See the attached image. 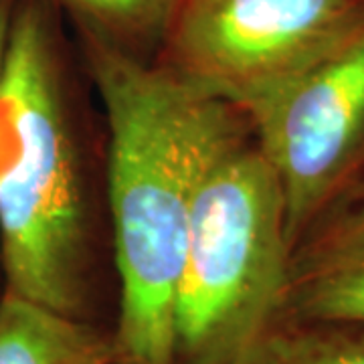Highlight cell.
Masks as SVG:
<instances>
[{"label": "cell", "mask_w": 364, "mask_h": 364, "mask_svg": "<svg viewBox=\"0 0 364 364\" xmlns=\"http://www.w3.org/2000/svg\"><path fill=\"white\" fill-rule=\"evenodd\" d=\"M107 124V200L119 298L117 364H176L174 310L198 196L245 142L233 105L166 63L87 39Z\"/></svg>", "instance_id": "1"}, {"label": "cell", "mask_w": 364, "mask_h": 364, "mask_svg": "<svg viewBox=\"0 0 364 364\" xmlns=\"http://www.w3.org/2000/svg\"><path fill=\"white\" fill-rule=\"evenodd\" d=\"M0 122L2 289L95 322L77 148L51 26L35 0L14 11Z\"/></svg>", "instance_id": "2"}, {"label": "cell", "mask_w": 364, "mask_h": 364, "mask_svg": "<svg viewBox=\"0 0 364 364\" xmlns=\"http://www.w3.org/2000/svg\"><path fill=\"white\" fill-rule=\"evenodd\" d=\"M291 251L279 184L243 142L198 196L176 294V364L247 358L279 316Z\"/></svg>", "instance_id": "3"}, {"label": "cell", "mask_w": 364, "mask_h": 364, "mask_svg": "<svg viewBox=\"0 0 364 364\" xmlns=\"http://www.w3.org/2000/svg\"><path fill=\"white\" fill-rule=\"evenodd\" d=\"M360 31L364 0H182L164 63L243 112Z\"/></svg>", "instance_id": "4"}, {"label": "cell", "mask_w": 364, "mask_h": 364, "mask_svg": "<svg viewBox=\"0 0 364 364\" xmlns=\"http://www.w3.org/2000/svg\"><path fill=\"white\" fill-rule=\"evenodd\" d=\"M241 114L279 184L296 247L364 174V31Z\"/></svg>", "instance_id": "5"}, {"label": "cell", "mask_w": 364, "mask_h": 364, "mask_svg": "<svg viewBox=\"0 0 364 364\" xmlns=\"http://www.w3.org/2000/svg\"><path fill=\"white\" fill-rule=\"evenodd\" d=\"M275 322L364 326V198L299 239Z\"/></svg>", "instance_id": "6"}, {"label": "cell", "mask_w": 364, "mask_h": 364, "mask_svg": "<svg viewBox=\"0 0 364 364\" xmlns=\"http://www.w3.org/2000/svg\"><path fill=\"white\" fill-rule=\"evenodd\" d=\"M114 328L0 291V364H112Z\"/></svg>", "instance_id": "7"}, {"label": "cell", "mask_w": 364, "mask_h": 364, "mask_svg": "<svg viewBox=\"0 0 364 364\" xmlns=\"http://www.w3.org/2000/svg\"><path fill=\"white\" fill-rule=\"evenodd\" d=\"M83 26L85 37L144 57L164 45L182 0H55Z\"/></svg>", "instance_id": "8"}, {"label": "cell", "mask_w": 364, "mask_h": 364, "mask_svg": "<svg viewBox=\"0 0 364 364\" xmlns=\"http://www.w3.org/2000/svg\"><path fill=\"white\" fill-rule=\"evenodd\" d=\"M249 364H364V326L338 322H275Z\"/></svg>", "instance_id": "9"}, {"label": "cell", "mask_w": 364, "mask_h": 364, "mask_svg": "<svg viewBox=\"0 0 364 364\" xmlns=\"http://www.w3.org/2000/svg\"><path fill=\"white\" fill-rule=\"evenodd\" d=\"M16 4H18V0H0V90H2L6 49H9V37H11V26H13Z\"/></svg>", "instance_id": "10"}, {"label": "cell", "mask_w": 364, "mask_h": 364, "mask_svg": "<svg viewBox=\"0 0 364 364\" xmlns=\"http://www.w3.org/2000/svg\"><path fill=\"white\" fill-rule=\"evenodd\" d=\"M356 195L358 198H364V174L358 178V186H356Z\"/></svg>", "instance_id": "11"}, {"label": "cell", "mask_w": 364, "mask_h": 364, "mask_svg": "<svg viewBox=\"0 0 364 364\" xmlns=\"http://www.w3.org/2000/svg\"><path fill=\"white\" fill-rule=\"evenodd\" d=\"M2 148H4V130H2V122H0V154H2Z\"/></svg>", "instance_id": "12"}, {"label": "cell", "mask_w": 364, "mask_h": 364, "mask_svg": "<svg viewBox=\"0 0 364 364\" xmlns=\"http://www.w3.org/2000/svg\"><path fill=\"white\" fill-rule=\"evenodd\" d=\"M249 356H251V354H249ZM249 356H247V358H243L241 363H237V364H249Z\"/></svg>", "instance_id": "13"}, {"label": "cell", "mask_w": 364, "mask_h": 364, "mask_svg": "<svg viewBox=\"0 0 364 364\" xmlns=\"http://www.w3.org/2000/svg\"><path fill=\"white\" fill-rule=\"evenodd\" d=\"M112 364H117V363H112Z\"/></svg>", "instance_id": "14"}]
</instances>
